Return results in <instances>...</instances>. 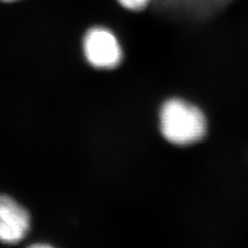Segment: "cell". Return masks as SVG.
Returning <instances> with one entry per match:
<instances>
[{
	"mask_svg": "<svg viewBox=\"0 0 248 248\" xmlns=\"http://www.w3.org/2000/svg\"><path fill=\"white\" fill-rule=\"evenodd\" d=\"M122 7L131 12H140L149 5L151 0H116Z\"/></svg>",
	"mask_w": 248,
	"mask_h": 248,
	"instance_id": "277c9868",
	"label": "cell"
},
{
	"mask_svg": "<svg viewBox=\"0 0 248 248\" xmlns=\"http://www.w3.org/2000/svg\"><path fill=\"white\" fill-rule=\"evenodd\" d=\"M83 48L89 63L97 68L116 67L122 59L118 38L106 27L90 28L84 36Z\"/></svg>",
	"mask_w": 248,
	"mask_h": 248,
	"instance_id": "7a4b0ae2",
	"label": "cell"
},
{
	"mask_svg": "<svg viewBox=\"0 0 248 248\" xmlns=\"http://www.w3.org/2000/svg\"><path fill=\"white\" fill-rule=\"evenodd\" d=\"M160 129L169 142L185 146L196 143L206 134V119L199 108L183 99H170L161 107Z\"/></svg>",
	"mask_w": 248,
	"mask_h": 248,
	"instance_id": "6da1fadb",
	"label": "cell"
},
{
	"mask_svg": "<svg viewBox=\"0 0 248 248\" xmlns=\"http://www.w3.org/2000/svg\"><path fill=\"white\" fill-rule=\"evenodd\" d=\"M0 1H2V2H7V3H10V2H16V1H19V0H0Z\"/></svg>",
	"mask_w": 248,
	"mask_h": 248,
	"instance_id": "5b68a950",
	"label": "cell"
},
{
	"mask_svg": "<svg viewBox=\"0 0 248 248\" xmlns=\"http://www.w3.org/2000/svg\"><path fill=\"white\" fill-rule=\"evenodd\" d=\"M30 228V216L26 209L12 198L0 195V241L17 243L24 238Z\"/></svg>",
	"mask_w": 248,
	"mask_h": 248,
	"instance_id": "3957f363",
	"label": "cell"
}]
</instances>
